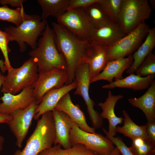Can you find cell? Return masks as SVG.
Listing matches in <instances>:
<instances>
[{
    "instance_id": "cell-1",
    "label": "cell",
    "mask_w": 155,
    "mask_h": 155,
    "mask_svg": "<svg viewBox=\"0 0 155 155\" xmlns=\"http://www.w3.org/2000/svg\"><path fill=\"white\" fill-rule=\"evenodd\" d=\"M52 24L56 46L65 61L69 84L74 80L75 69L81 63L88 41L79 38L61 24L53 22Z\"/></svg>"
},
{
    "instance_id": "cell-2",
    "label": "cell",
    "mask_w": 155,
    "mask_h": 155,
    "mask_svg": "<svg viewBox=\"0 0 155 155\" xmlns=\"http://www.w3.org/2000/svg\"><path fill=\"white\" fill-rule=\"evenodd\" d=\"M36 48L28 55L36 62L38 73L57 68L67 71L65 60L56 46L54 31L47 24Z\"/></svg>"
},
{
    "instance_id": "cell-3",
    "label": "cell",
    "mask_w": 155,
    "mask_h": 155,
    "mask_svg": "<svg viewBox=\"0 0 155 155\" xmlns=\"http://www.w3.org/2000/svg\"><path fill=\"white\" fill-rule=\"evenodd\" d=\"M54 123L52 111L46 112L38 120L36 127L22 150H16L13 155H37L54 144Z\"/></svg>"
},
{
    "instance_id": "cell-4",
    "label": "cell",
    "mask_w": 155,
    "mask_h": 155,
    "mask_svg": "<svg viewBox=\"0 0 155 155\" xmlns=\"http://www.w3.org/2000/svg\"><path fill=\"white\" fill-rule=\"evenodd\" d=\"M47 24L46 20H42L39 16L30 15L19 26H9L4 31L9 35L11 41L16 42L20 51L23 52L26 49V44L32 49L36 48L38 38L42 35Z\"/></svg>"
},
{
    "instance_id": "cell-5",
    "label": "cell",
    "mask_w": 155,
    "mask_h": 155,
    "mask_svg": "<svg viewBox=\"0 0 155 155\" xmlns=\"http://www.w3.org/2000/svg\"><path fill=\"white\" fill-rule=\"evenodd\" d=\"M5 76L1 92L16 94L24 89L32 86L36 81L38 73L34 60L30 57L20 67L7 71Z\"/></svg>"
},
{
    "instance_id": "cell-6",
    "label": "cell",
    "mask_w": 155,
    "mask_h": 155,
    "mask_svg": "<svg viewBox=\"0 0 155 155\" xmlns=\"http://www.w3.org/2000/svg\"><path fill=\"white\" fill-rule=\"evenodd\" d=\"M151 12L147 0H123L117 23L127 34L145 23Z\"/></svg>"
},
{
    "instance_id": "cell-7",
    "label": "cell",
    "mask_w": 155,
    "mask_h": 155,
    "mask_svg": "<svg viewBox=\"0 0 155 155\" xmlns=\"http://www.w3.org/2000/svg\"><path fill=\"white\" fill-rule=\"evenodd\" d=\"M150 29L145 23L142 24L108 47V61L127 57L133 53L142 44Z\"/></svg>"
},
{
    "instance_id": "cell-8",
    "label": "cell",
    "mask_w": 155,
    "mask_h": 155,
    "mask_svg": "<svg viewBox=\"0 0 155 155\" xmlns=\"http://www.w3.org/2000/svg\"><path fill=\"white\" fill-rule=\"evenodd\" d=\"M69 139L71 146L77 144H82L99 155H108L115 148L113 143L106 137L100 133L84 131L74 121Z\"/></svg>"
},
{
    "instance_id": "cell-9",
    "label": "cell",
    "mask_w": 155,
    "mask_h": 155,
    "mask_svg": "<svg viewBox=\"0 0 155 155\" xmlns=\"http://www.w3.org/2000/svg\"><path fill=\"white\" fill-rule=\"evenodd\" d=\"M74 81L76 84L74 94L80 96L83 98L93 127L95 129L101 128L103 124L102 119L100 114L94 110V102L89 95L90 82L89 67L87 64L82 63L78 65L75 72Z\"/></svg>"
},
{
    "instance_id": "cell-10",
    "label": "cell",
    "mask_w": 155,
    "mask_h": 155,
    "mask_svg": "<svg viewBox=\"0 0 155 155\" xmlns=\"http://www.w3.org/2000/svg\"><path fill=\"white\" fill-rule=\"evenodd\" d=\"M61 24L79 38L88 41L95 28L89 20L84 8L67 11L57 18Z\"/></svg>"
},
{
    "instance_id": "cell-11",
    "label": "cell",
    "mask_w": 155,
    "mask_h": 155,
    "mask_svg": "<svg viewBox=\"0 0 155 155\" xmlns=\"http://www.w3.org/2000/svg\"><path fill=\"white\" fill-rule=\"evenodd\" d=\"M67 71L55 68L38 73L37 80L32 85L33 94L38 104L50 90L68 84Z\"/></svg>"
},
{
    "instance_id": "cell-12",
    "label": "cell",
    "mask_w": 155,
    "mask_h": 155,
    "mask_svg": "<svg viewBox=\"0 0 155 155\" xmlns=\"http://www.w3.org/2000/svg\"><path fill=\"white\" fill-rule=\"evenodd\" d=\"M38 104L35 101L26 108L11 114V118L8 123L15 137L16 145L21 148L34 119Z\"/></svg>"
},
{
    "instance_id": "cell-13",
    "label": "cell",
    "mask_w": 155,
    "mask_h": 155,
    "mask_svg": "<svg viewBox=\"0 0 155 155\" xmlns=\"http://www.w3.org/2000/svg\"><path fill=\"white\" fill-rule=\"evenodd\" d=\"M107 48L106 46L88 41L83 55L81 63L88 65L90 81L103 70L108 61Z\"/></svg>"
},
{
    "instance_id": "cell-14",
    "label": "cell",
    "mask_w": 155,
    "mask_h": 155,
    "mask_svg": "<svg viewBox=\"0 0 155 155\" xmlns=\"http://www.w3.org/2000/svg\"><path fill=\"white\" fill-rule=\"evenodd\" d=\"M3 94L0 103L1 114L10 115L16 111L26 108L36 101L33 94L32 86L27 87L16 94Z\"/></svg>"
},
{
    "instance_id": "cell-15",
    "label": "cell",
    "mask_w": 155,
    "mask_h": 155,
    "mask_svg": "<svg viewBox=\"0 0 155 155\" xmlns=\"http://www.w3.org/2000/svg\"><path fill=\"white\" fill-rule=\"evenodd\" d=\"M133 61L131 55L124 58L108 61L103 70L90 81V83L103 80L110 83L113 82V79L116 81L123 78V72L130 67Z\"/></svg>"
},
{
    "instance_id": "cell-16",
    "label": "cell",
    "mask_w": 155,
    "mask_h": 155,
    "mask_svg": "<svg viewBox=\"0 0 155 155\" xmlns=\"http://www.w3.org/2000/svg\"><path fill=\"white\" fill-rule=\"evenodd\" d=\"M55 131L54 145H61L64 149L72 146L70 142V134L73 121L66 113L55 109L52 111Z\"/></svg>"
},
{
    "instance_id": "cell-17",
    "label": "cell",
    "mask_w": 155,
    "mask_h": 155,
    "mask_svg": "<svg viewBox=\"0 0 155 155\" xmlns=\"http://www.w3.org/2000/svg\"><path fill=\"white\" fill-rule=\"evenodd\" d=\"M76 84L73 82L57 88L52 89L44 95L36 109L34 119L38 120L44 113L52 111L57 104L65 94L75 89Z\"/></svg>"
},
{
    "instance_id": "cell-18",
    "label": "cell",
    "mask_w": 155,
    "mask_h": 155,
    "mask_svg": "<svg viewBox=\"0 0 155 155\" xmlns=\"http://www.w3.org/2000/svg\"><path fill=\"white\" fill-rule=\"evenodd\" d=\"M55 109L67 114L82 130L90 133H95V129L89 126L85 114L78 104H75L69 93L64 96L58 102Z\"/></svg>"
},
{
    "instance_id": "cell-19",
    "label": "cell",
    "mask_w": 155,
    "mask_h": 155,
    "mask_svg": "<svg viewBox=\"0 0 155 155\" xmlns=\"http://www.w3.org/2000/svg\"><path fill=\"white\" fill-rule=\"evenodd\" d=\"M126 34L119 24L111 22L97 29H95L88 41L108 47Z\"/></svg>"
},
{
    "instance_id": "cell-20",
    "label": "cell",
    "mask_w": 155,
    "mask_h": 155,
    "mask_svg": "<svg viewBox=\"0 0 155 155\" xmlns=\"http://www.w3.org/2000/svg\"><path fill=\"white\" fill-rule=\"evenodd\" d=\"M123 96L121 95H114L111 91L109 90L107 97L103 102L98 104L102 110L100 115L102 119H106L109 123L108 133L112 136L116 135V128L119 124L123 123V118L117 116L115 112V106L117 102L123 98Z\"/></svg>"
},
{
    "instance_id": "cell-21",
    "label": "cell",
    "mask_w": 155,
    "mask_h": 155,
    "mask_svg": "<svg viewBox=\"0 0 155 155\" xmlns=\"http://www.w3.org/2000/svg\"><path fill=\"white\" fill-rule=\"evenodd\" d=\"M133 106L141 109L144 114L147 123L155 122V80L146 91L140 97L128 99Z\"/></svg>"
},
{
    "instance_id": "cell-22",
    "label": "cell",
    "mask_w": 155,
    "mask_h": 155,
    "mask_svg": "<svg viewBox=\"0 0 155 155\" xmlns=\"http://www.w3.org/2000/svg\"><path fill=\"white\" fill-rule=\"evenodd\" d=\"M155 74L141 77L134 73L121 80L103 86V88L112 89L117 88H127L134 91L148 89L154 80Z\"/></svg>"
},
{
    "instance_id": "cell-23",
    "label": "cell",
    "mask_w": 155,
    "mask_h": 155,
    "mask_svg": "<svg viewBox=\"0 0 155 155\" xmlns=\"http://www.w3.org/2000/svg\"><path fill=\"white\" fill-rule=\"evenodd\" d=\"M144 42L132 55L133 62L126 70L127 73H134L147 56L155 46V28H150Z\"/></svg>"
},
{
    "instance_id": "cell-24",
    "label": "cell",
    "mask_w": 155,
    "mask_h": 155,
    "mask_svg": "<svg viewBox=\"0 0 155 155\" xmlns=\"http://www.w3.org/2000/svg\"><path fill=\"white\" fill-rule=\"evenodd\" d=\"M122 113L124 117L123 125L122 127H116L115 129L116 133L123 134L124 136L130 138L132 141L137 138L152 141L147 133L146 124L138 125L132 120L126 111L123 110Z\"/></svg>"
},
{
    "instance_id": "cell-25",
    "label": "cell",
    "mask_w": 155,
    "mask_h": 155,
    "mask_svg": "<svg viewBox=\"0 0 155 155\" xmlns=\"http://www.w3.org/2000/svg\"><path fill=\"white\" fill-rule=\"evenodd\" d=\"M69 0H38L42 12L41 17L45 20L51 16L56 18L63 14L67 11Z\"/></svg>"
},
{
    "instance_id": "cell-26",
    "label": "cell",
    "mask_w": 155,
    "mask_h": 155,
    "mask_svg": "<svg viewBox=\"0 0 155 155\" xmlns=\"http://www.w3.org/2000/svg\"><path fill=\"white\" fill-rule=\"evenodd\" d=\"M59 144L44 150L37 155H99L85 146L77 144L68 149H62Z\"/></svg>"
},
{
    "instance_id": "cell-27",
    "label": "cell",
    "mask_w": 155,
    "mask_h": 155,
    "mask_svg": "<svg viewBox=\"0 0 155 155\" xmlns=\"http://www.w3.org/2000/svg\"><path fill=\"white\" fill-rule=\"evenodd\" d=\"M99 1L84 8L89 20L95 29L100 28L112 22L99 4Z\"/></svg>"
},
{
    "instance_id": "cell-28",
    "label": "cell",
    "mask_w": 155,
    "mask_h": 155,
    "mask_svg": "<svg viewBox=\"0 0 155 155\" xmlns=\"http://www.w3.org/2000/svg\"><path fill=\"white\" fill-rule=\"evenodd\" d=\"M30 15L25 13L23 7L11 9L6 5L0 7V20L11 22L19 26Z\"/></svg>"
},
{
    "instance_id": "cell-29",
    "label": "cell",
    "mask_w": 155,
    "mask_h": 155,
    "mask_svg": "<svg viewBox=\"0 0 155 155\" xmlns=\"http://www.w3.org/2000/svg\"><path fill=\"white\" fill-rule=\"evenodd\" d=\"M132 141L129 148L133 155H155V142L142 138Z\"/></svg>"
},
{
    "instance_id": "cell-30",
    "label": "cell",
    "mask_w": 155,
    "mask_h": 155,
    "mask_svg": "<svg viewBox=\"0 0 155 155\" xmlns=\"http://www.w3.org/2000/svg\"><path fill=\"white\" fill-rule=\"evenodd\" d=\"M123 0H99L98 3L113 22L117 23Z\"/></svg>"
},
{
    "instance_id": "cell-31",
    "label": "cell",
    "mask_w": 155,
    "mask_h": 155,
    "mask_svg": "<svg viewBox=\"0 0 155 155\" xmlns=\"http://www.w3.org/2000/svg\"><path fill=\"white\" fill-rule=\"evenodd\" d=\"M135 73V74L141 77L155 74V54L151 52L148 55Z\"/></svg>"
},
{
    "instance_id": "cell-32",
    "label": "cell",
    "mask_w": 155,
    "mask_h": 155,
    "mask_svg": "<svg viewBox=\"0 0 155 155\" xmlns=\"http://www.w3.org/2000/svg\"><path fill=\"white\" fill-rule=\"evenodd\" d=\"M11 41L9 35L5 31L0 30V49L4 59V65L5 71H9L13 67L10 62L8 54L11 50L8 46V43Z\"/></svg>"
},
{
    "instance_id": "cell-33",
    "label": "cell",
    "mask_w": 155,
    "mask_h": 155,
    "mask_svg": "<svg viewBox=\"0 0 155 155\" xmlns=\"http://www.w3.org/2000/svg\"><path fill=\"white\" fill-rule=\"evenodd\" d=\"M103 131L106 137L110 139L119 150L122 155H133L129 147L123 142L122 138L119 136L115 137L111 136L104 128Z\"/></svg>"
},
{
    "instance_id": "cell-34",
    "label": "cell",
    "mask_w": 155,
    "mask_h": 155,
    "mask_svg": "<svg viewBox=\"0 0 155 155\" xmlns=\"http://www.w3.org/2000/svg\"><path fill=\"white\" fill-rule=\"evenodd\" d=\"M99 0H69L67 11L76 8H85Z\"/></svg>"
},
{
    "instance_id": "cell-35",
    "label": "cell",
    "mask_w": 155,
    "mask_h": 155,
    "mask_svg": "<svg viewBox=\"0 0 155 155\" xmlns=\"http://www.w3.org/2000/svg\"><path fill=\"white\" fill-rule=\"evenodd\" d=\"M26 1L25 0H0V3L3 5L9 4L12 7L19 8L23 7V3Z\"/></svg>"
},
{
    "instance_id": "cell-36",
    "label": "cell",
    "mask_w": 155,
    "mask_h": 155,
    "mask_svg": "<svg viewBox=\"0 0 155 155\" xmlns=\"http://www.w3.org/2000/svg\"><path fill=\"white\" fill-rule=\"evenodd\" d=\"M146 131L150 140L155 142V122L150 123H147Z\"/></svg>"
},
{
    "instance_id": "cell-37",
    "label": "cell",
    "mask_w": 155,
    "mask_h": 155,
    "mask_svg": "<svg viewBox=\"0 0 155 155\" xmlns=\"http://www.w3.org/2000/svg\"><path fill=\"white\" fill-rule=\"evenodd\" d=\"M11 118V115L0 113V124L6 123L8 124Z\"/></svg>"
},
{
    "instance_id": "cell-38",
    "label": "cell",
    "mask_w": 155,
    "mask_h": 155,
    "mask_svg": "<svg viewBox=\"0 0 155 155\" xmlns=\"http://www.w3.org/2000/svg\"><path fill=\"white\" fill-rule=\"evenodd\" d=\"M121 154L119 150L116 146L113 150L108 155H121Z\"/></svg>"
},
{
    "instance_id": "cell-39",
    "label": "cell",
    "mask_w": 155,
    "mask_h": 155,
    "mask_svg": "<svg viewBox=\"0 0 155 155\" xmlns=\"http://www.w3.org/2000/svg\"><path fill=\"white\" fill-rule=\"evenodd\" d=\"M0 68L2 73H4L5 70V69L4 61L0 59Z\"/></svg>"
},
{
    "instance_id": "cell-40",
    "label": "cell",
    "mask_w": 155,
    "mask_h": 155,
    "mask_svg": "<svg viewBox=\"0 0 155 155\" xmlns=\"http://www.w3.org/2000/svg\"><path fill=\"white\" fill-rule=\"evenodd\" d=\"M5 76L2 74L0 72V90L1 88L2 84H3ZM1 101V97H0V103Z\"/></svg>"
},
{
    "instance_id": "cell-41",
    "label": "cell",
    "mask_w": 155,
    "mask_h": 155,
    "mask_svg": "<svg viewBox=\"0 0 155 155\" xmlns=\"http://www.w3.org/2000/svg\"><path fill=\"white\" fill-rule=\"evenodd\" d=\"M4 140V137L0 135V152L3 148V145Z\"/></svg>"
},
{
    "instance_id": "cell-42",
    "label": "cell",
    "mask_w": 155,
    "mask_h": 155,
    "mask_svg": "<svg viewBox=\"0 0 155 155\" xmlns=\"http://www.w3.org/2000/svg\"><path fill=\"white\" fill-rule=\"evenodd\" d=\"M149 2L150 3H149V4H150L153 7L155 6V0H150Z\"/></svg>"
},
{
    "instance_id": "cell-43",
    "label": "cell",
    "mask_w": 155,
    "mask_h": 155,
    "mask_svg": "<svg viewBox=\"0 0 155 155\" xmlns=\"http://www.w3.org/2000/svg\"></svg>"
}]
</instances>
